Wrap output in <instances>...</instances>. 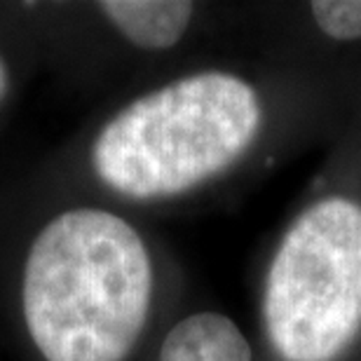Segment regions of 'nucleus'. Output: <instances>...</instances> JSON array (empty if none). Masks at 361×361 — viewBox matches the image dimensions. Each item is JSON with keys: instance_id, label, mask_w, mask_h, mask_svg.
Listing matches in <instances>:
<instances>
[{"instance_id": "2", "label": "nucleus", "mask_w": 361, "mask_h": 361, "mask_svg": "<svg viewBox=\"0 0 361 361\" xmlns=\"http://www.w3.org/2000/svg\"><path fill=\"white\" fill-rule=\"evenodd\" d=\"M261 101L242 78L207 71L146 94L94 141L92 164L106 185L134 200L169 197L221 174L247 153Z\"/></svg>"}, {"instance_id": "3", "label": "nucleus", "mask_w": 361, "mask_h": 361, "mask_svg": "<svg viewBox=\"0 0 361 361\" xmlns=\"http://www.w3.org/2000/svg\"><path fill=\"white\" fill-rule=\"evenodd\" d=\"M263 319L286 361H331L361 329V204L329 197L286 230L265 281Z\"/></svg>"}, {"instance_id": "1", "label": "nucleus", "mask_w": 361, "mask_h": 361, "mask_svg": "<svg viewBox=\"0 0 361 361\" xmlns=\"http://www.w3.org/2000/svg\"><path fill=\"white\" fill-rule=\"evenodd\" d=\"M150 295L146 244L115 214L63 212L28 251L24 319L47 361H125L146 326Z\"/></svg>"}, {"instance_id": "4", "label": "nucleus", "mask_w": 361, "mask_h": 361, "mask_svg": "<svg viewBox=\"0 0 361 361\" xmlns=\"http://www.w3.org/2000/svg\"><path fill=\"white\" fill-rule=\"evenodd\" d=\"M157 361H251V348L233 319L197 312L169 331Z\"/></svg>"}, {"instance_id": "7", "label": "nucleus", "mask_w": 361, "mask_h": 361, "mask_svg": "<svg viewBox=\"0 0 361 361\" xmlns=\"http://www.w3.org/2000/svg\"><path fill=\"white\" fill-rule=\"evenodd\" d=\"M5 87H7V71H5L3 59H0V97L5 94Z\"/></svg>"}, {"instance_id": "6", "label": "nucleus", "mask_w": 361, "mask_h": 361, "mask_svg": "<svg viewBox=\"0 0 361 361\" xmlns=\"http://www.w3.org/2000/svg\"><path fill=\"white\" fill-rule=\"evenodd\" d=\"M317 26L336 40L361 38V0H317L310 5Z\"/></svg>"}, {"instance_id": "5", "label": "nucleus", "mask_w": 361, "mask_h": 361, "mask_svg": "<svg viewBox=\"0 0 361 361\" xmlns=\"http://www.w3.org/2000/svg\"><path fill=\"white\" fill-rule=\"evenodd\" d=\"M99 7L127 40L143 49L176 45L192 19V3L183 0H106Z\"/></svg>"}]
</instances>
